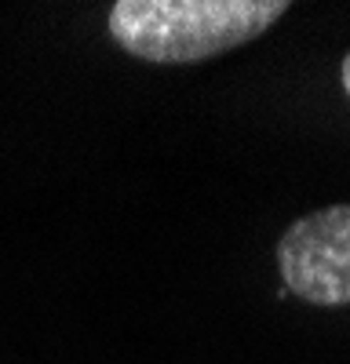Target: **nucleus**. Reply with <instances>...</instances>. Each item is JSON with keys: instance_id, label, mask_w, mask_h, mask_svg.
Returning a JSON list of instances; mask_svg holds the SVG:
<instances>
[{"instance_id": "f257e3e1", "label": "nucleus", "mask_w": 350, "mask_h": 364, "mask_svg": "<svg viewBox=\"0 0 350 364\" xmlns=\"http://www.w3.org/2000/svg\"><path fill=\"white\" fill-rule=\"evenodd\" d=\"M288 0H117L110 33L146 63H201L267 33Z\"/></svg>"}, {"instance_id": "f03ea898", "label": "nucleus", "mask_w": 350, "mask_h": 364, "mask_svg": "<svg viewBox=\"0 0 350 364\" xmlns=\"http://www.w3.org/2000/svg\"><path fill=\"white\" fill-rule=\"evenodd\" d=\"M285 291L310 306H350V204L296 219L277 240Z\"/></svg>"}, {"instance_id": "7ed1b4c3", "label": "nucleus", "mask_w": 350, "mask_h": 364, "mask_svg": "<svg viewBox=\"0 0 350 364\" xmlns=\"http://www.w3.org/2000/svg\"><path fill=\"white\" fill-rule=\"evenodd\" d=\"M343 87H346V95H350V51H346V58H343Z\"/></svg>"}]
</instances>
